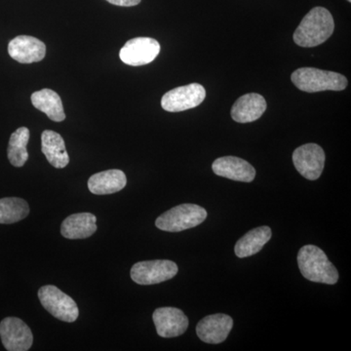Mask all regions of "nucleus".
<instances>
[{
  "instance_id": "f3484780",
  "label": "nucleus",
  "mask_w": 351,
  "mask_h": 351,
  "mask_svg": "<svg viewBox=\"0 0 351 351\" xmlns=\"http://www.w3.org/2000/svg\"><path fill=\"white\" fill-rule=\"evenodd\" d=\"M41 149L48 162L62 169L69 163V156L66 152L63 137L57 132L45 130L41 135Z\"/></svg>"
},
{
  "instance_id": "7ed1b4c3",
  "label": "nucleus",
  "mask_w": 351,
  "mask_h": 351,
  "mask_svg": "<svg viewBox=\"0 0 351 351\" xmlns=\"http://www.w3.org/2000/svg\"><path fill=\"white\" fill-rule=\"evenodd\" d=\"M295 86L307 93L321 91H343L348 86L345 75L335 71H322L315 68L297 69L291 76Z\"/></svg>"
},
{
  "instance_id": "0eeeda50",
  "label": "nucleus",
  "mask_w": 351,
  "mask_h": 351,
  "mask_svg": "<svg viewBox=\"0 0 351 351\" xmlns=\"http://www.w3.org/2000/svg\"><path fill=\"white\" fill-rule=\"evenodd\" d=\"M206 97L205 88L199 83H191L175 88L161 99V107L169 112H180L198 107Z\"/></svg>"
},
{
  "instance_id": "412c9836",
  "label": "nucleus",
  "mask_w": 351,
  "mask_h": 351,
  "mask_svg": "<svg viewBox=\"0 0 351 351\" xmlns=\"http://www.w3.org/2000/svg\"><path fill=\"white\" fill-rule=\"evenodd\" d=\"M29 140V130L27 127H21L11 135L7 156L14 167H23L29 159L27 149Z\"/></svg>"
},
{
  "instance_id": "b1692460",
  "label": "nucleus",
  "mask_w": 351,
  "mask_h": 351,
  "mask_svg": "<svg viewBox=\"0 0 351 351\" xmlns=\"http://www.w3.org/2000/svg\"><path fill=\"white\" fill-rule=\"evenodd\" d=\"M348 2H351V0H348Z\"/></svg>"
},
{
  "instance_id": "4468645a",
  "label": "nucleus",
  "mask_w": 351,
  "mask_h": 351,
  "mask_svg": "<svg viewBox=\"0 0 351 351\" xmlns=\"http://www.w3.org/2000/svg\"><path fill=\"white\" fill-rule=\"evenodd\" d=\"M212 169L217 176L232 181L251 182L256 177L255 168L239 157H219L214 161Z\"/></svg>"
},
{
  "instance_id": "39448f33",
  "label": "nucleus",
  "mask_w": 351,
  "mask_h": 351,
  "mask_svg": "<svg viewBox=\"0 0 351 351\" xmlns=\"http://www.w3.org/2000/svg\"><path fill=\"white\" fill-rule=\"evenodd\" d=\"M38 298L44 308L57 319L73 323L80 315L77 304L73 298L64 294L56 286H43L39 289Z\"/></svg>"
},
{
  "instance_id": "f257e3e1",
  "label": "nucleus",
  "mask_w": 351,
  "mask_h": 351,
  "mask_svg": "<svg viewBox=\"0 0 351 351\" xmlns=\"http://www.w3.org/2000/svg\"><path fill=\"white\" fill-rule=\"evenodd\" d=\"M332 14L323 7H315L304 16L294 34L295 44L301 47H315L324 43L334 32Z\"/></svg>"
},
{
  "instance_id": "423d86ee",
  "label": "nucleus",
  "mask_w": 351,
  "mask_h": 351,
  "mask_svg": "<svg viewBox=\"0 0 351 351\" xmlns=\"http://www.w3.org/2000/svg\"><path fill=\"white\" fill-rule=\"evenodd\" d=\"M179 267L169 260L138 262L132 267L131 278L138 285H154L165 282L177 276Z\"/></svg>"
},
{
  "instance_id": "4be33fe9",
  "label": "nucleus",
  "mask_w": 351,
  "mask_h": 351,
  "mask_svg": "<svg viewBox=\"0 0 351 351\" xmlns=\"http://www.w3.org/2000/svg\"><path fill=\"white\" fill-rule=\"evenodd\" d=\"M29 206L27 201L18 197H5L0 199V223L10 225L27 218Z\"/></svg>"
},
{
  "instance_id": "9d476101",
  "label": "nucleus",
  "mask_w": 351,
  "mask_h": 351,
  "mask_svg": "<svg viewBox=\"0 0 351 351\" xmlns=\"http://www.w3.org/2000/svg\"><path fill=\"white\" fill-rule=\"evenodd\" d=\"M0 338L8 351H27L34 343L31 328L17 317H7L1 321Z\"/></svg>"
},
{
  "instance_id": "9b49d317",
  "label": "nucleus",
  "mask_w": 351,
  "mask_h": 351,
  "mask_svg": "<svg viewBox=\"0 0 351 351\" xmlns=\"http://www.w3.org/2000/svg\"><path fill=\"white\" fill-rule=\"evenodd\" d=\"M156 332L162 338H176L188 330L189 318L176 307H159L152 314Z\"/></svg>"
},
{
  "instance_id": "dca6fc26",
  "label": "nucleus",
  "mask_w": 351,
  "mask_h": 351,
  "mask_svg": "<svg viewBox=\"0 0 351 351\" xmlns=\"http://www.w3.org/2000/svg\"><path fill=\"white\" fill-rule=\"evenodd\" d=\"M126 175L123 171L112 169L97 173L88 180V189L97 195H112L125 188Z\"/></svg>"
},
{
  "instance_id": "2eb2a0df",
  "label": "nucleus",
  "mask_w": 351,
  "mask_h": 351,
  "mask_svg": "<svg viewBox=\"0 0 351 351\" xmlns=\"http://www.w3.org/2000/svg\"><path fill=\"white\" fill-rule=\"evenodd\" d=\"M267 110V101L262 95L246 94L235 101L232 108V117L239 123H249L262 117Z\"/></svg>"
},
{
  "instance_id": "1a4fd4ad",
  "label": "nucleus",
  "mask_w": 351,
  "mask_h": 351,
  "mask_svg": "<svg viewBox=\"0 0 351 351\" xmlns=\"http://www.w3.org/2000/svg\"><path fill=\"white\" fill-rule=\"evenodd\" d=\"M160 53V44L151 38H136L127 41L119 53L120 60L132 66L152 63Z\"/></svg>"
},
{
  "instance_id": "a211bd4d",
  "label": "nucleus",
  "mask_w": 351,
  "mask_h": 351,
  "mask_svg": "<svg viewBox=\"0 0 351 351\" xmlns=\"http://www.w3.org/2000/svg\"><path fill=\"white\" fill-rule=\"evenodd\" d=\"M97 218L91 213L73 214L64 219L61 233L64 239H84L93 235L97 230Z\"/></svg>"
},
{
  "instance_id": "20e7f679",
  "label": "nucleus",
  "mask_w": 351,
  "mask_h": 351,
  "mask_svg": "<svg viewBox=\"0 0 351 351\" xmlns=\"http://www.w3.org/2000/svg\"><path fill=\"white\" fill-rule=\"evenodd\" d=\"M206 218L207 211L204 208L186 203L160 215L156 219V226L163 232H180L201 225Z\"/></svg>"
},
{
  "instance_id": "f8f14e48",
  "label": "nucleus",
  "mask_w": 351,
  "mask_h": 351,
  "mask_svg": "<svg viewBox=\"0 0 351 351\" xmlns=\"http://www.w3.org/2000/svg\"><path fill=\"white\" fill-rule=\"evenodd\" d=\"M233 327V320L226 314L217 313L203 318L196 326V334L201 341L211 345L223 343Z\"/></svg>"
},
{
  "instance_id": "f03ea898",
  "label": "nucleus",
  "mask_w": 351,
  "mask_h": 351,
  "mask_svg": "<svg viewBox=\"0 0 351 351\" xmlns=\"http://www.w3.org/2000/svg\"><path fill=\"white\" fill-rule=\"evenodd\" d=\"M298 265L307 280L334 285L338 282L339 272L326 254L319 247L306 245L298 254Z\"/></svg>"
},
{
  "instance_id": "ddd939ff",
  "label": "nucleus",
  "mask_w": 351,
  "mask_h": 351,
  "mask_svg": "<svg viewBox=\"0 0 351 351\" xmlns=\"http://www.w3.org/2000/svg\"><path fill=\"white\" fill-rule=\"evenodd\" d=\"M8 53L18 63H38L45 57L46 45L34 36H19L9 43Z\"/></svg>"
},
{
  "instance_id": "aec40b11",
  "label": "nucleus",
  "mask_w": 351,
  "mask_h": 351,
  "mask_svg": "<svg viewBox=\"0 0 351 351\" xmlns=\"http://www.w3.org/2000/svg\"><path fill=\"white\" fill-rule=\"evenodd\" d=\"M34 107L45 113L49 119L55 122H62L66 119L63 101L61 97L51 89H43L32 95Z\"/></svg>"
},
{
  "instance_id": "6ab92c4d",
  "label": "nucleus",
  "mask_w": 351,
  "mask_h": 351,
  "mask_svg": "<svg viewBox=\"0 0 351 351\" xmlns=\"http://www.w3.org/2000/svg\"><path fill=\"white\" fill-rule=\"evenodd\" d=\"M271 234L269 226H263L254 228L237 242L234 247L235 255L239 258L256 255L269 241Z\"/></svg>"
},
{
  "instance_id": "6e6552de",
  "label": "nucleus",
  "mask_w": 351,
  "mask_h": 351,
  "mask_svg": "<svg viewBox=\"0 0 351 351\" xmlns=\"http://www.w3.org/2000/svg\"><path fill=\"white\" fill-rule=\"evenodd\" d=\"M293 162L298 172L309 180L319 179L325 165V152L320 145L306 144L295 149Z\"/></svg>"
},
{
  "instance_id": "5701e85b",
  "label": "nucleus",
  "mask_w": 351,
  "mask_h": 351,
  "mask_svg": "<svg viewBox=\"0 0 351 351\" xmlns=\"http://www.w3.org/2000/svg\"><path fill=\"white\" fill-rule=\"evenodd\" d=\"M107 1L113 5L131 7L138 5L142 0H107Z\"/></svg>"
}]
</instances>
